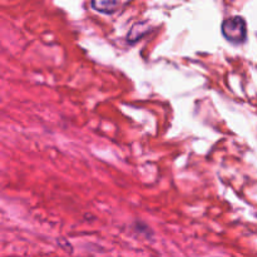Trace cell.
I'll use <instances>...</instances> for the list:
<instances>
[{
  "instance_id": "1",
  "label": "cell",
  "mask_w": 257,
  "mask_h": 257,
  "mask_svg": "<svg viewBox=\"0 0 257 257\" xmlns=\"http://www.w3.org/2000/svg\"><path fill=\"white\" fill-rule=\"evenodd\" d=\"M222 34L232 44H242L247 37V25L243 18L232 17L222 23Z\"/></svg>"
},
{
  "instance_id": "2",
  "label": "cell",
  "mask_w": 257,
  "mask_h": 257,
  "mask_svg": "<svg viewBox=\"0 0 257 257\" xmlns=\"http://www.w3.org/2000/svg\"><path fill=\"white\" fill-rule=\"evenodd\" d=\"M120 0H92L93 9L102 14H113L119 7Z\"/></svg>"
}]
</instances>
